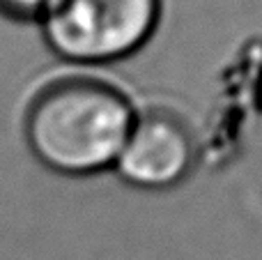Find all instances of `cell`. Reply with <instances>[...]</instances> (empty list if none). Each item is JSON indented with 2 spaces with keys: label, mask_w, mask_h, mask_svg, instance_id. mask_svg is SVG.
Returning a JSON list of instances; mask_svg holds the SVG:
<instances>
[{
  "label": "cell",
  "mask_w": 262,
  "mask_h": 260,
  "mask_svg": "<svg viewBox=\"0 0 262 260\" xmlns=\"http://www.w3.org/2000/svg\"><path fill=\"white\" fill-rule=\"evenodd\" d=\"M193 164V141L172 115L154 113L134 120L115 168L140 189H166L180 182Z\"/></svg>",
  "instance_id": "3957f363"
},
{
  "label": "cell",
  "mask_w": 262,
  "mask_h": 260,
  "mask_svg": "<svg viewBox=\"0 0 262 260\" xmlns=\"http://www.w3.org/2000/svg\"><path fill=\"white\" fill-rule=\"evenodd\" d=\"M53 0H0V5L12 12L18 14H30V12H46V7Z\"/></svg>",
  "instance_id": "277c9868"
},
{
  "label": "cell",
  "mask_w": 262,
  "mask_h": 260,
  "mask_svg": "<svg viewBox=\"0 0 262 260\" xmlns=\"http://www.w3.org/2000/svg\"><path fill=\"white\" fill-rule=\"evenodd\" d=\"M134 111L115 88L67 81L44 90L28 113V141L39 161L67 175L115 166L134 127Z\"/></svg>",
  "instance_id": "6da1fadb"
},
{
  "label": "cell",
  "mask_w": 262,
  "mask_h": 260,
  "mask_svg": "<svg viewBox=\"0 0 262 260\" xmlns=\"http://www.w3.org/2000/svg\"><path fill=\"white\" fill-rule=\"evenodd\" d=\"M159 0H53L44 32L55 53L74 62H108L147 41Z\"/></svg>",
  "instance_id": "7a4b0ae2"
}]
</instances>
